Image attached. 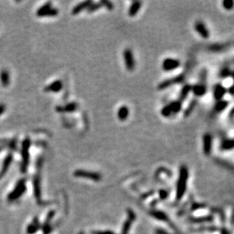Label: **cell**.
<instances>
[{"mask_svg": "<svg viewBox=\"0 0 234 234\" xmlns=\"http://www.w3.org/2000/svg\"><path fill=\"white\" fill-rule=\"evenodd\" d=\"M188 169L185 165H182L180 170V177L177 182V191L176 197L177 199H180L185 193L186 190L187 180H188Z\"/></svg>", "mask_w": 234, "mask_h": 234, "instance_id": "6da1fadb", "label": "cell"}, {"mask_svg": "<svg viewBox=\"0 0 234 234\" xmlns=\"http://www.w3.org/2000/svg\"><path fill=\"white\" fill-rule=\"evenodd\" d=\"M30 146V140L27 137L25 139L22 143V166H21V169H22V172L25 173L27 171V166L29 164V148Z\"/></svg>", "mask_w": 234, "mask_h": 234, "instance_id": "7a4b0ae2", "label": "cell"}, {"mask_svg": "<svg viewBox=\"0 0 234 234\" xmlns=\"http://www.w3.org/2000/svg\"><path fill=\"white\" fill-rule=\"evenodd\" d=\"M26 190V186L25 185V180H21L20 181H18V183L16 185L15 188L12 193L9 194V199L10 201H13V200L17 199L22 196L24 193V192Z\"/></svg>", "mask_w": 234, "mask_h": 234, "instance_id": "3957f363", "label": "cell"}, {"mask_svg": "<svg viewBox=\"0 0 234 234\" xmlns=\"http://www.w3.org/2000/svg\"><path fill=\"white\" fill-rule=\"evenodd\" d=\"M124 59H125V64L126 69L129 71L134 70L135 67V62L133 57V53L130 49H125L123 52Z\"/></svg>", "mask_w": 234, "mask_h": 234, "instance_id": "277c9868", "label": "cell"}, {"mask_svg": "<svg viewBox=\"0 0 234 234\" xmlns=\"http://www.w3.org/2000/svg\"><path fill=\"white\" fill-rule=\"evenodd\" d=\"M180 66V62L178 59L167 58L162 63V68L165 71H170L178 68Z\"/></svg>", "mask_w": 234, "mask_h": 234, "instance_id": "5b68a950", "label": "cell"}, {"mask_svg": "<svg viewBox=\"0 0 234 234\" xmlns=\"http://www.w3.org/2000/svg\"><path fill=\"white\" fill-rule=\"evenodd\" d=\"M184 80V75L183 74H180V75L176 76V77H173V78L168 79V80H165L163 82H161L159 85H158V89L161 90L167 89L172 85L175 84V83H180Z\"/></svg>", "mask_w": 234, "mask_h": 234, "instance_id": "8992f818", "label": "cell"}, {"mask_svg": "<svg viewBox=\"0 0 234 234\" xmlns=\"http://www.w3.org/2000/svg\"><path fill=\"white\" fill-rule=\"evenodd\" d=\"M74 175L78 177H84V178L91 179L93 180H100L101 179V175L95 172L86 171L84 170H77L74 173Z\"/></svg>", "mask_w": 234, "mask_h": 234, "instance_id": "52a82bcc", "label": "cell"}, {"mask_svg": "<svg viewBox=\"0 0 234 234\" xmlns=\"http://www.w3.org/2000/svg\"><path fill=\"white\" fill-rule=\"evenodd\" d=\"M203 151L206 155L211 154V148H212V136L210 133H204L202 137Z\"/></svg>", "mask_w": 234, "mask_h": 234, "instance_id": "ba28073f", "label": "cell"}, {"mask_svg": "<svg viewBox=\"0 0 234 234\" xmlns=\"http://www.w3.org/2000/svg\"><path fill=\"white\" fill-rule=\"evenodd\" d=\"M194 27H195V31H196L197 33L201 36V37H202V38L204 39L209 38V36H210L209 31H208V30L207 29V27H206L205 25H204L202 21H198L195 22Z\"/></svg>", "mask_w": 234, "mask_h": 234, "instance_id": "9c48e42d", "label": "cell"}, {"mask_svg": "<svg viewBox=\"0 0 234 234\" xmlns=\"http://www.w3.org/2000/svg\"><path fill=\"white\" fill-rule=\"evenodd\" d=\"M227 90L225 88L222 84L220 83H217L216 84L214 87V90H213V95H214V97L216 101H220L222 100L223 97L225 96V94L227 93Z\"/></svg>", "mask_w": 234, "mask_h": 234, "instance_id": "30bf717a", "label": "cell"}, {"mask_svg": "<svg viewBox=\"0 0 234 234\" xmlns=\"http://www.w3.org/2000/svg\"><path fill=\"white\" fill-rule=\"evenodd\" d=\"M62 89V80H57L53 81L50 84L47 85L44 88V91L46 93H59L61 90Z\"/></svg>", "mask_w": 234, "mask_h": 234, "instance_id": "8fae6325", "label": "cell"}, {"mask_svg": "<svg viewBox=\"0 0 234 234\" xmlns=\"http://www.w3.org/2000/svg\"><path fill=\"white\" fill-rule=\"evenodd\" d=\"M192 92L193 94H194L195 96H197V97H201V96H204L206 93V92H207V87L204 85V83L201 82V83H197V84L192 86Z\"/></svg>", "mask_w": 234, "mask_h": 234, "instance_id": "7c38bea8", "label": "cell"}, {"mask_svg": "<svg viewBox=\"0 0 234 234\" xmlns=\"http://www.w3.org/2000/svg\"><path fill=\"white\" fill-rule=\"evenodd\" d=\"M93 3V2L91 0H88V1H84L82 2L78 3V5L75 6L72 10V14L73 15H76L78 14L81 11L85 10V9H88V7Z\"/></svg>", "mask_w": 234, "mask_h": 234, "instance_id": "4fadbf2b", "label": "cell"}, {"mask_svg": "<svg viewBox=\"0 0 234 234\" xmlns=\"http://www.w3.org/2000/svg\"><path fill=\"white\" fill-rule=\"evenodd\" d=\"M78 104L76 102H71L65 105V106H58L56 108V111L58 112H72L78 109Z\"/></svg>", "mask_w": 234, "mask_h": 234, "instance_id": "5bb4252c", "label": "cell"}, {"mask_svg": "<svg viewBox=\"0 0 234 234\" xmlns=\"http://www.w3.org/2000/svg\"><path fill=\"white\" fill-rule=\"evenodd\" d=\"M12 159H13V156L12 154H9L5 159L4 161H3L2 167V170L0 171V179L3 177V176L6 174V173L8 171V169H9V166H10L11 163H12Z\"/></svg>", "mask_w": 234, "mask_h": 234, "instance_id": "9a60e30c", "label": "cell"}, {"mask_svg": "<svg viewBox=\"0 0 234 234\" xmlns=\"http://www.w3.org/2000/svg\"><path fill=\"white\" fill-rule=\"evenodd\" d=\"M0 81L4 87H7L10 83V75L6 69H3L0 72Z\"/></svg>", "mask_w": 234, "mask_h": 234, "instance_id": "2e32d148", "label": "cell"}, {"mask_svg": "<svg viewBox=\"0 0 234 234\" xmlns=\"http://www.w3.org/2000/svg\"><path fill=\"white\" fill-rule=\"evenodd\" d=\"M142 2L140 1H135L132 3L129 9V15L131 17H134L137 14L139 9H141V6Z\"/></svg>", "mask_w": 234, "mask_h": 234, "instance_id": "e0dca14e", "label": "cell"}, {"mask_svg": "<svg viewBox=\"0 0 234 234\" xmlns=\"http://www.w3.org/2000/svg\"><path fill=\"white\" fill-rule=\"evenodd\" d=\"M129 108L125 105L121 106V107L119 108V111H118V118L120 121L126 120L127 117H129Z\"/></svg>", "mask_w": 234, "mask_h": 234, "instance_id": "ac0fdd59", "label": "cell"}, {"mask_svg": "<svg viewBox=\"0 0 234 234\" xmlns=\"http://www.w3.org/2000/svg\"><path fill=\"white\" fill-rule=\"evenodd\" d=\"M190 92H192V86L190 84H186L182 88L181 92L180 93V102H183L184 100L187 98L188 95L189 94Z\"/></svg>", "mask_w": 234, "mask_h": 234, "instance_id": "d6986e66", "label": "cell"}, {"mask_svg": "<svg viewBox=\"0 0 234 234\" xmlns=\"http://www.w3.org/2000/svg\"><path fill=\"white\" fill-rule=\"evenodd\" d=\"M169 107H170L171 111H172L173 114H176L179 113L182 109V102L180 100H176V101H173L169 104Z\"/></svg>", "mask_w": 234, "mask_h": 234, "instance_id": "ffe728a7", "label": "cell"}, {"mask_svg": "<svg viewBox=\"0 0 234 234\" xmlns=\"http://www.w3.org/2000/svg\"><path fill=\"white\" fill-rule=\"evenodd\" d=\"M228 105L229 102L226 100H220V101L217 102V103L214 105V109L216 112H221L228 106Z\"/></svg>", "mask_w": 234, "mask_h": 234, "instance_id": "44dd1931", "label": "cell"}, {"mask_svg": "<svg viewBox=\"0 0 234 234\" xmlns=\"http://www.w3.org/2000/svg\"><path fill=\"white\" fill-rule=\"evenodd\" d=\"M129 217L128 221L125 222V225H124L123 227V230H122V233H123V234H127V233H128L129 230V227L131 226V223H132V221H133L135 217V214H133V212H132V211H129Z\"/></svg>", "mask_w": 234, "mask_h": 234, "instance_id": "7402d4cb", "label": "cell"}, {"mask_svg": "<svg viewBox=\"0 0 234 234\" xmlns=\"http://www.w3.org/2000/svg\"><path fill=\"white\" fill-rule=\"evenodd\" d=\"M220 147L224 150H230L234 148V138L225 140L221 143Z\"/></svg>", "mask_w": 234, "mask_h": 234, "instance_id": "603a6c76", "label": "cell"}, {"mask_svg": "<svg viewBox=\"0 0 234 234\" xmlns=\"http://www.w3.org/2000/svg\"><path fill=\"white\" fill-rule=\"evenodd\" d=\"M58 14H59V10L57 9L50 8L48 10H46V12L41 13L38 16V17H52V16H56Z\"/></svg>", "mask_w": 234, "mask_h": 234, "instance_id": "cb8c5ba5", "label": "cell"}, {"mask_svg": "<svg viewBox=\"0 0 234 234\" xmlns=\"http://www.w3.org/2000/svg\"><path fill=\"white\" fill-rule=\"evenodd\" d=\"M196 105H197V100L195 99L192 100V101L189 103V105H188V107L186 108V109H185V111H184V116H185V117H188V116L191 114V113L192 112L193 110H194Z\"/></svg>", "mask_w": 234, "mask_h": 234, "instance_id": "d4e9b609", "label": "cell"}, {"mask_svg": "<svg viewBox=\"0 0 234 234\" xmlns=\"http://www.w3.org/2000/svg\"><path fill=\"white\" fill-rule=\"evenodd\" d=\"M34 193L35 196L38 201H40V180L39 175L36 176V178L34 180Z\"/></svg>", "mask_w": 234, "mask_h": 234, "instance_id": "484cf974", "label": "cell"}, {"mask_svg": "<svg viewBox=\"0 0 234 234\" xmlns=\"http://www.w3.org/2000/svg\"><path fill=\"white\" fill-rule=\"evenodd\" d=\"M151 214L154 216V217H156L157 219L158 220H161V221H167V217L164 213L161 212V211H151Z\"/></svg>", "mask_w": 234, "mask_h": 234, "instance_id": "4316f807", "label": "cell"}, {"mask_svg": "<svg viewBox=\"0 0 234 234\" xmlns=\"http://www.w3.org/2000/svg\"><path fill=\"white\" fill-rule=\"evenodd\" d=\"M222 6L226 10H231L234 8V1L233 0H224L222 2Z\"/></svg>", "mask_w": 234, "mask_h": 234, "instance_id": "83f0119b", "label": "cell"}, {"mask_svg": "<svg viewBox=\"0 0 234 234\" xmlns=\"http://www.w3.org/2000/svg\"><path fill=\"white\" fill-rule=\"evenodd\" d=\"M161 114H162V115L165 117H169V116H170L171 114H173L172 111H171L170 107H169V105H165L164 107H163V109H161Z\"/></svg>", "mask_w": 234, "mask_h": 234, "instance_id": "f1b7e54d", "label": "cell"}, {"mask_svg": "<svg viewBox=\"0 0 234 234\" xmlns=\"http://www.w3.org/2000/svg\"><path fill=\"white\" fill-rule=\"evenodd\" d=\"M50 8H52V3L51 2H46V4H44L43 6H42L41 7L39 8V9H38V11H37V13L36 14L37 15H39L40 14H41V13L46 12V10H48L49 9H50Z\"/></svg>", "mask_w": 234, "mask_h": 234, "instance_id": "f546056e", "label": "cell"}, {"mask_svg": "<svg viewBox=\"0 0 234 234\" xmlns=\"http://www.w3.org/2000/svg\"><path fill=\"white\" fill-rule=\"evenodd\" d=\"M101 7H103L102 5H101V2H96V3H92L91 6L88 7V13H91L95 12V11L98 10L99 9H101Z\"/></svg>", "mask_w": 234, "mask_h": 234, "instance_id": "4dcf8cb0", "label": "cell"}, {"mask_svg": "<svg viewBox=\"0 0 234 234\" xmlns=\"http://www.w3.org/2000/svg\"><path fill=\"white\" fill-rule=\"evenodd\" d=\"M192 222L195 223H201V222H208L212 221V217L208 216V217H196V218L191 219Z\"/></svg>", "mask_w": 234, "mask_h": 234, "instance_id": "1f68e13d", "label": "cell"}, {"mask_svg": "<svg viewBox=\"0 0 234 234\" xmlns=\"http://www.w3.org/2000/svg\"><path fill=\"white\" fill-rule=\"evenodd\" d=\"M100 2L101 3L102 6L106 8V9H109V10H112V9H113L114 6L113 4V2H111L107 1V0H102V1H101Z\"/></svg>", "mask_w": 234, "mask_h": 234, "instance_id": "d6a6232c", "label": "cell"}, {"mask_svg": "<svg viewBox=\"0 0 234 234\" xmlns=\"http://www.w3.org/2000/svg\"><path fill=\"white\" fill-rule=\"evenodd\" d=\"M220 75H221V77H227V76L230 75V71H228V69L225 68V69H224L222 71H221Z\"/></svg>", "mask_w": 234, "mask_h": 234, "instance_id": "836d02e7", "label": "cell"}, {"mask_svg": "<svg viewBox=\"0 0 234 234\" xmlns=\"http://www.w3.org/2000/svg\"><path fill=\"white\" fill-rule=\"evenodd\" d=\"M5 110H6V105L4 104H0V115L3 114Z\"/></svg>", "mask_w": 234, "mask_h": 234, "instance_id": "e575fe53", "label": "cell"}, {"mask_svg": "<svg viewBox=\"0 0 234 234\" xmlns=\"http://www.w3.org/2000/svg\"><path fill=\"white\" fill-rule=\"evenodd\" d=\"M167 193L166 191H164V190H161V198H164L167 197Z\"/></svg>", "mask_w": 234, "mask_h": 234, "instance_id": "d590c367", "label": "cell"}, {"mask_svg": "<svg viewBox=\"0 0 234 234\" xmlns=\"http://www.w3.org/2000/svg\"><path fill=\"white\" fill-rule=\"evenodd\" d=\"M93 234H114L113 233H112V232H109V231H105V232H93Z\"/></svg>", "mask_w": 234, "mask_h": 234, "instance_id": "8d00e7d4", "label": "cell"}, {"mask_svg": "<svg viewBox=\"0 0 234 234\" xmlns=\"http://www.w3.org/2000/svg\"><path fill=\"white\" fill-rule=\"evenodd\" d=\"M157 234H169L167 233V232L164 231V230H157L156 231Z\"/></svg>", "mask_w": 234, "mask_h": 234, "instance_id": "74e56055", "label": "cell"}, {"mask_svg": "<svg viewBox=\"0 0 234 234\" xmlns=\"http://www.w3.org/2000/svg\"><path fill=\"white\" fill-rule=\"evenodd\" d=\"M221 234H229V233H227V230H223V231H222V233H221Z\"/></svg>", "mask_w": 234, "mask_h": 234, "instance_id": "f35d334b", "label": "cell"}, {"mask_svg": "<svg viewBox=\"0 0 234 234\" xmlns=\"http://www.w3.org/2000/svg\"><path fill=\"white\" fill-rule=\"evenodd\" d=\"M232 114H234V108L232 109V111H230V115H232Z\"/></svg>", "mask_w": 234, "mask_h": 234, "instance_id": "ab89813d", "label": "cell"}, {"mask_svg": "<svg viewBox=\"0 0 234 234\" xmlns=\"http://www.w3.org/2000/svg\"><path fill=\"white\" fill-rule=\"evenodd\" d=\"M2 149H3V147H1V146H0V152H1V150Z\"/></svg>", "mask_w": 234, "mask_h": 234, "instance_id": "60d3db41", "label": "cell"}]
</instances>
